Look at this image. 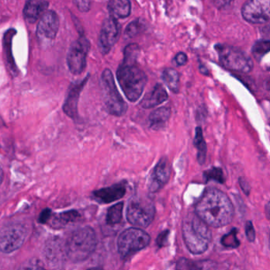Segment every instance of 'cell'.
I'll list each match as a JSON object with an SVG mask.
<instances>
[{"label": "cell", "mask_w": 270, "mask_h": 270, "mask_svg": "<svg viewBox=\"0 0 270 270\" xmlns=\"http://www.w3.org/2000/svg\"><path fill=\"white\" fill-rule=\"evenodd\" d=\"M195 213L206 225L220 228L232 222L234 209L226 193L216 188H209L198 202Z\"/></svg>", "instance_id": "1"}, {"label": "cell", "mask_w": 270, "mask_h": 270, "mask_svg": "<svg viewBox=\"0 0 270 270\" xmlns=\"http://www.w3.org/2000/svg\"><path fill=\"white\" fill-rule=\"evenodd\" d=\"M183 236L187 249L200 255L209 248L212 234L208 225L195 214H188L183 223Z\"/></svg>", "instance_id": "2"}, {"label": "cell", "mask_w": 270, "mask_h": 270, "mask_svg": "<svg viewBox=\"0 0 270 270\" xmlns=\"http://www.w3.org/2000/svg\"><path fill=\"white\" fill-rule=\"evenodd\" d=\"M116 76L127 98L131 102L138 101L146 85L147 77L145 72L140 69L136 63H122L117 70Z\"/></svg>", "instance_id": "3"}, {"label": "cell", "mask_w": 270, "mask_h": 270, "mask_svg": "<svg viewBox=\"0 0 270 270\" xmlns=\"http://www.w3.org/2000/svg\"><path fill=\"white\" fill-rule=\"evenodd\" d=\"M96 243L97 240L93 229L89 227L78 229L66 241V256L73 262L85 261L95 251Z\"/></svg>", "instance_id": "4"}, {"label": "cell", "mask_w": 270, "mask_h": 270, "mask_svg": "<svg viewBox=\"0 0 270 270\" xmlns=\"http://www.w3.org/2000/svg\"><path fill=\"white\" fill-rule=\"evenodd\" d=\"M219 56L220 64L229 70L249 73L254 67L251 58L245 52L226 44H216L215 46Z\"/></svg>", "instance_id": "5"}, {"label": "cell", "mask_w": 270, "mask_h": 270, "mask_svg": "<svg viewBox=\"0 0 270 270\" xmlns=\"http://www.w3.org/2000/svg\"><path fill=\"white\" fill-rule=\"evenodd\" d=\"M101 90L105 108L111 115L122 116L128 110V105L115 86L112 72L105 69L101 75Z\"/></svg>", "instance_id": "6"}, {"label": "cell", "mask_w": 270, "mask_h": 270, "mask_svg": "<svg viewBox=\"0 0 270 270\" xmlns=\"http://www.w3.org/2000/svg\"><path fill=\"white\" fill-rule=\"evenodd\" d=\"M155 216V206L149 198H134L127 210L128 220L136 227H148Z\"/></svg>", "instance_id": "7"}, {"label": "cell", "mask_w": 270, "mask_h": 270, "mask_svg": "<svg viewBox=\"0 0 270 270\" xmlns=\"http://www.w3.org/2000/svg\"><path fill=\"white\" fill-rule=\"evenodd\" d=\"M150 242V235L136 228L124 231L118 239V251L122 257H127L132 253L146 248Z\"/></svg>", "instance_id": "8"}, {"label": "cell", "mask_w": 270, "mask_h": 270, "mask_svg": "<svg viewBox=\"0 0 270 270\" xmlns=\"http://www.w3.org/2000/svg\"><path fill=\"white\" fill-rule=\"evenodd\" d=\"M27 230L24 225L11 224L0 230V251L3 253L14 252L22 246Z\"/></svg>", "instance_id": "9"}, {"label": "cell", "mask_w": 270, "mask_h": 270, "mask_svg": "<svg viewBox=\"0 0 270 270\" xmlns=\"http://www.w3.org/2000/svg\"><path fill=\"white\" fill-rule=\"evenodd\" d=\"M90 49V44L86 37H80L72 43L67 54V65L73 75H80L86 68V58Z\"/></svg>", "instance_id": "10"}, {"label": "cell", "mask_w": 270, "mask_h": 270, "mask_svg": "<svg viewBox=\"0 0 270 270\" xmlns=\"http://www.w3.org/2000/svg\"><path fill=\"white\" fill-rule=\"evenodd\" d=\"M243 19L251 24H264L270 20V0H248L242 7Z\"/></svg>", "instance_id": "11"}, {"label": "cell", "mask_w": 270, "mask_h": 270, "mask_svg": "<svg viewBox=\"0 0 270 270\" xmlns=\"http://www.w3.org/2000/svg\"><path fill=\"white\" fill-rule=\"evenodd\" d=\"M119 31L120 28L116 18L111 16L104 21L99 37L100 49L104 55L108 54L115 45L119 39Z\"/></svg>", "instance_id": "12"}, {"label": "cell", "mask_w": 270, "mask_h": 270, "mask_svg": "<svg viewBox=\"0 0 270 270\" xmlns=\"http://www.w3.org/2000/svg\"><path fill=\"white\" fill-rule=\"evenodd\" d=\"M60 28V19L55 11L45 12L37 26V37L40 40H54Z\"/></svg>", "instance_id": "13"}, {"label": "cell", "mask_w": 270, "mask_h": 270, "mask_svg": "<svg viewBox=\"0 0 270 270\" xmlns=\"http://www.w3.org/2000/svg\"><path fill=\"white\" fill-rule=\"evenodd\" d=\"M171 176V167L166 157L159 160L149 180V190L153 193L159 191L168 182Z\"/></svg>", "instance_id": "14"}, {"label": "cell", "mask_w": 270, "mask_h": 270, "mask_svg": "<svg viewBox=\"0 0 270 270\" xmlns=\"http://www.w3.org/2000/svg\"><path fill=\"white\" fill-rule=\"evenodd\" d=\"M89 76L85 78V79L81 82L71 84L68 93L66 96L64 105H63V110L66 115L70 116L72 119H75L78 117V104H79V96L82 89L86 86Z\"/></svg>", "instance_id": "15"}, {"label": "cell", "mask_w": 270, "mask_h": 270, "mask_svg": "<svg viewBox=\"0 0 270 270\" xmlns=\"http://www.w3.org/2000/svg\"><path fill=\"white\" fill-rule=\"evenodd\" d=\"M127 191L125 183H119L113 185L112 187L100 189L93 192V196L97 202L101 203H111L115 201L122 199Z\"/></svg>", "instance_id": "16"}, {"label": "cell", "mask_w": 270, "mask_h": 270, "mask_svg": "<svg viewBox=\"0 0 270 270\" xmlns=\"http://www.w3.org/2000/svg\"><path fill=\"white\" fill-rule=\"evenodd\" d=\"M48 7L46 0H28L24 8V18L29 23H34L45 14Z\"/></svg>", "instance_id": "17"}, {"label": "cell", "mask_w": 270, "mask_h": 270, "mask_svg": "<svg viewBox=\"0 0 270 270\" xmlns=\"http://www.w3.org/2000/svg\"><path fill=\"white\" fill-rule=\"evenodd\" d=\"M167 97L168 95L164 86L160 84H157L153 90L144 96L141 101V105L143 108L146 109L154 108L160 104L164 103V101H167Z\"/></svg>", "instance_id": "18"}, {"label": "cell", "mask_w": 270, "mask_h": 270, "mask_svg": "<svg viewBox=\"0 0 270 270\" xmlns=\"http://www.w3.org/2000/svg\"><path fill=\"white\" fill-rule=\"evenodd\" d=\"M108 10L111 16L115 18H126L131 14V4L130 0H109Z\"/></svg>", "instance_id": "19"}, {"label": "cell", "mask_w": 270, "mask_h": 270, "mask_svg": "<svg viewBox=\"0 0 270 270\" xmlns=\"http://www.w3.org/2000/svg\"><path fill=\"white\" fill-rule=\"evenodd\" d=\"M170 116H171V109L167 107H162L154 111L150 114L149 118L150 128L153 130L162 129L165 127Z\"/></svg>", "instance_id": "20"}, {"label": "cell", "mask_w": 270, "mask_h": 270, "mask_svg": "<svg viewBox=\"0 0 270 270\" xmlns=\"http://www.w3.org/2000/svg\"><path fill=\"white\" fill-rule=\"evenodd\" d=\"M162 79L171 92L177 93L180 90V75L175 69L167 68L163 71Z\"/></svg>", "instance_id": "21"}, {"label": "cell", "mask_w": 270, "mask_h": 270, "mask_svg": "<svg viewBox=\"0 0 270 270\" xmlns=\"http://www.w3.org/2000/svg\"><path fill=\"white\" fill-rule=\"evenodd\" d=\"M194 145L198 150V161H199V164H203L206 162L207 147H206V143L205 141L203 133H202V130L200 127H198L196 128Z\"/></svg>", "instance_id": "22"}, {"label": "cell", "mask_w": 270, "mask_h": 270, "mask_svg": "<svg viewBox=\"0 0 270 270\" xmlns=\"http://www.w3.org/2000/svg\"><path fill=\"white\" fill-rule=\"evenodd\" d=\"M124 203L119 202L118 204L112 206L108 209L107 213L106 222L108 225H115L119 224L122 220Z\"/></svg>", "instance_id": "23"}, {"label": "cell", "mask_w": 270, "mask_h": 270, "mask_svg": "<svg viewBox=\"0 0 270 270\" xmlns=\"http://www.w3.org/2000/svg\"><path fill=\"white\" fill-rule=\"evenodd\" d=\"M252 54L258 61L270 52V40H260L255 42L252 47Z\"/></svg>", "instance_id": "24"}, {"label": "cell", "mask_w": 270, "mask_h": 270, "mask_svg": "<svg viewBox=\"0 0 270 270\" xmlns=\"http://www.w3.org/2000/svg\"><path fill=\"white\" fill-rule=\"evenodd\" d=\"M145 27H146V24H145V21H143V20H134V21H131L126 28V36H128L130 38L136 37L141 32L145 30Z\"/></svg>", "instance_id": "25"}, {"label": "cell", "mask_w": 270, "mask_h": 270, "mask_svg": "<svg viewBox=\"0 0 270 270\" xmlns=\"http://www.w3.org/2000/svg\"><path fill=\"white\" fill-rule=\"evenodd\" d=\"M139 53L140 48L138 44H129L124 49V59L122 63H131V64L136 63Z\"/></svg>", "instance_id": "26"}, {"label": "cell", "mask_w": 270, "mask_h": 270, "mask_svg": "<svg viewBox=\"0 0 270 270\" xmlns=\"http://www.w3.org/2000/svg\"><path fill=\"white\" fill-rule=\"evenodd\" d=\"M237 233L238 229L234 228L229 233L224 235L220 241L222 245L225 248H233V249L239 248L240 246V242L238 239Z\"/></svg>", "instance_id": "27"}, {"label": "cell", "mask_w": 270, "mask_h": 270, "mask_svg": "<svg viewBox=\"0 0 270 270\" xmlns=\"http://www.w3.org/2000/svg\"><path fill=\"white\" fill-rule=\"evenodd\" d=\"M79 212L76 210L66 211L64 213H60L55 218L54 224L56 225H64L70 222H76L79 219Z\"/></svg>", "instance_id": "28"}, {"label": "cell", "mask_w": 270, "mask_h": 270, "mask_svg": "<svg viewBox=\"0 0 270 270\" xmlns=\"http://www.w3.org/2000/svg\"><path fill=\"white\" fill-rule=\"evenodd\" d=\"M204 179L206 182H209L210 180H213L219 183H224L225 182L223 171L220 167H213L211 169L205 171Z\"/></svg>", "instance_id": "29"}, {"label": "cell", "mask_w": 270, "mask_h": 270, "mask_svg": "<svg viewBox=\"0 0 270 270\" xmlns=\"http://www.w3.org/2000/svg\"><path fill=\"white\" fill-rule=\"evenodd\" d=\"M194 270H218L217 264L212 260H203V261L194 262Z\"/></svg>", "instance_id": "30"}, {"label": "cell", "mask_w": 270, "mask_h": 270, "mask_svg": "<svg viewBox=\"0 0 270 270\" xmlns=\"http://www.w3.org/2000/svg\"><path fill=\"white\" fill-rule=\"evenodd\" d=\"M245 234H246L247 239L249 242H254L256 238V234H255V228L253 225L252 222L251 220H248L246 222L245 225Z\"/></svg>", "instance_id": "31"}, {"label": "cell", "mask_w": 270, "mask_h": 270, "mask_svg": "<svg viewBox=\"0 0 270 270\" xmlns=\"http://www.w3.org/2000/svg\"><path fill=\"white\" fill-rule=\"evenodd\" d=\"M194 268H195L194 262L187 258H182L177 263V269L178 270H194Z\"/></svg>", "instance_id": "32"}, {"label": "cell", "mask_w": 270, "mask_h": 270, "mask_svg": "<svg viewBox=\"0 0 270 270\" xmlns=\"http://www.w3.org/2000/svg\"><path fill=\"white\" fill-rule=\"evenodd\" d=\"M73 3L81 12H88L90 10L91 0H73Z\"/></svg>", "instance_id": "33"}, {"label": "cell", "mask_w": 270, "mask_h": 270, "mask_svg": "<svg viewBox=\"0 0 270 270\" xmlns=\"http://www.w3.org/2000/svg\"><path fill=\"white\" fill-rule=\"evenodd\" d=\"M43 267L35 261H30L21 265L18 270H41Z\"/></svg>", "instance_id": "34"}, {"label": "cell", "mask_w": 270, "mask_h": 270, "mask_svg": "<svg viewBox=\"0 0 270 270\" xmlns=\"http://www.w3.org/2000/svg\"><path fill=\"white\" fill-rule=\"evenodd\" d=\"M239 185H240L241 189H242L244 193H245L246 195H249L251 190V186H250L249 183H248L245 179L242 178V177H240V178L239 179Z\"/></svg>", "instance_id": "35"}, {"label": "cell", "mask_w": 270, "mask_h": 270, "mask_svg": "<svg viewBox=\"0 0 270 270\" xmlns=\"http://www.w3.org/2000/svg\"><path fill=\"white\" fill-rule=\"evenodd\" d=\"M51 215H52L51 209H45L42 211V213L39 216V222L41 224H45L50 219Z\"/></svg>", "instance_id": "36"}, {"label": "cell", "mask_w": 270, "mask_h": 270, "mask_svg": "<svg viewBox=\"0 0 270 270\" xmlns=\"http://www.w3.org/2000/svg\"><path fill=\"white\" fill-rule=\"evenodd\" d=\"M175 61H176V64L179 65V66H183L187 63V55L183 53H178L175 57Z\"/></svg>", "instance_id": "37"}, {"label": "cell", "mask_w": 270, "mask_h": 270, "mask_svg": "<svg viewBox=\"0 0 270 270\" xmlns=\"http://www.w3.org/2000/svg\"><path fill=\"white\" fill-rule=\"evenodd\" d=\"M167 236H168V231H165V232H162V233H160L159 235L157 240V244H158L159 246H164L166 241H167Z\"/></svg>", "instance_id": "38"}, {"label": "cell", "mask_w": 270, "mask_h": 270, "mask_svg": "<svg viewBox=\"0 0 270 270\" xmlns=\"http://www.w3.org/2000/svg\"><path fill=\"white\" fill-rule=\"evenodd\" d=\"M232 1V0H213V3L218 8H224V7L229 6Z\"/></svg>", "instance_id": "39"}, {"label": "cell", "mask_w": 270, "mask_h": 270, "mask_svg": "<svg viewBox=\"0 0 270 270\" xmlns=\"http://www.w3.org/2000/svg\"><path fill=\"white\" fill-rule=\"evenodd\" d=\"M265 213L267 219L270 220V202H268L265 206Z\"/></svg>", "instance_id": "40"}, {"label": "cell", "mask_w": 270, "mask_h": 270, "mask_svg": "<svg viewBox=\"0 0 270 270\" xmlns=\"http://www.w3.org/2000/svg\"><path fill=\"white\" fill-rule=\"evenodd\" d=\"M4 169H3L2 166H1V164H0V184L3 183V180H4Z\"/></svg>", "instance_id": "41"}, {"label": "cell", "mask_w": 270, "mask_h": 270, "mask_svg": "<svg viewBox=\"0 0 270 270\" xmlns=\"http://www.w3.org/2000/svg\"><path fill=\"white\" fill-rule=\"evenodd\" d=\"M265 86H266L267 89H270V79H268L265 82Z\"/></svg>", "instance_id": "42"}, {"label": "cell", "mask_w": 270, "mask_h": 270, "mask_svg": "<svg viewBox=\"0 0 270 270\" xmlns=\"http://www.w3.org/2000/svg\"><path fill=\"white\" fill-rule=\"evenodd\" d=\"M87 270H102L101 268H89V269Z\"/></svg>", "instance_id": "43"}, {"label": "cell", "mask_w": 270, "mask_h": 270, "mask_svg": "<svg viewBox=\"0 0 270 270\" xmlns=\"http://www.w3.org/2000/svg\"><path fill=\"white\" fill-rule=\"evenodd\" d=\"M41 270H46V269H45V268H42Z\"/></svg>", "instance_id": "44"}]
</instances>
